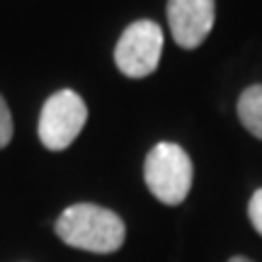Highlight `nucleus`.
Segmentation results:
<instances>
[{
	"label": "nucleus",
	"mask_w": 262,
	"mask_h": 262,
	"mask_svg": "<svg viewBox=\"0 0 262 262\" xmlns=\"http://www.w3.org/2000/svg\"><path fill=\"white\" fill-rule=\"evenodd\" d=\"M228 262H253V260H248V257H243V255H235V257H231Z\"/></svg>",
	"instance_id": "1a4fd4ad"
},
{
	"label": "nucleus",
	"mask_w": 262,
	"mask_h": 262,
	"mask_svg": "<svg viewBox=\"0 0 262 262\" xmlns=\"http://www.w3.org/2000/svg\"><path fill=\"white\" fill-rule=\"evenodd\" d=\"M56 235L75 250L110 255L124 245L126 226L110 209L83 202L68 206L56 219Z\"/></svg>",
	"instance_id": "f257e3e1"
},
{
	"label": "nucleus",
	"mask_w": 262,
	"mask_h": 262,
	"mask_svg": "<svg viewBox=\"0 0 262 262\" xmlns=\"http://www.w3.org/2000/svg\"><path fill=\"white\" fill-rule=\"evenodd\" d=\"M214 0H168V22L172 39L182 49H196L214 29Z\"/></svg>",
	"instance_id": "39448f33"
},
{
	"label": "nucleus",
	"mask_w": 262,
	"mask_h": 262,
	"mask_svg": "<svg viewBox=\"0 0 262 262\" xmlns=\"http://www.w3.org/2000/svg\"><path fill=\"white\" fill-rule=\"evenodd\" d=\"M160 54L163 29L150 19H139L119 37V44L114 49V63L126 78H146L158 68Z\"/></svg>",
	"instance_id": "20e7f679"
},
{
	"label": "nucleus",
	"mask_w": 262,
	"mask_h": 262,
	"mask_svg": "<svg viewBox=\"0 0 262 262\" xmlns=\"http://www.w3.org/2000/svg\"><path fill=\"white\" fill-rule=\"evenodd\" d=\"M238 119L255 139L262 141V85L245 88L238 100Z\"/></svg>",
	"instance_id": "423d86ee"
},
{
	"label": "nucleus",
	"mask_w": 262,
	"mask_h": 262,
	"mask_svg": "<svg viewBox=\"0 0 262 262\" xmlns=\"http://www.w3.org/2000/svg\"><path fill=\"white\" fill-rule=\"evenodd\" d=\"M143 180H146V187L150 189V194L158 202L168 206H178L187 199L189 189H192L194 168L182 146L163 141L158 146H153L146 156Z\"/></svg>",
	"instance_id": "f03ea898"
},
{
	"label": "nucleus",
	"mask_w": 262,
	"mask_h": 262,
	"mask_svg": "<svg viewBox=\"0 0 262 262\" xmlns=\"http://www.w3.org/2000/svg\"><path fill=\"white\" fill-rule=\"evenodd\" d=\"M10 139H12V114H10V107L0 95V148H5Z\"/></svg>",
	"instance_id": "0eeeda50"
},
{
	"label": "nucleus",
	"mask_w": 262,
	"mask_h": 262,
	"mask_svg": "<svg viewBox=\"0 0 262 262\" xmlns=\"http://www.w3.org/2000/svg\"><path fill=\"white\" fill-rule=\"evenodd\" d=\"M88 122V107L73 90L51 95L39 117V139L49 150H66Z\"/></svg>",
	"instance_id": "7ed1b4c3"
},
{
	"label": "nucleus",
	"mask_w": 262,
	"mask_h": 262,
	"mask_svg": "<svg viewBox=\"0 0 262 262\" xmlns=\"http://www.w3.org/2000/svg\"><path fill=\"white\" fill-rule=\"evenodd\" d=\"M248 216H250V224L257 233L262 235V189H257L250 196V204H248Z\"/></svg>",
	"instance_id": "6e6552de"
}]
</instances>
